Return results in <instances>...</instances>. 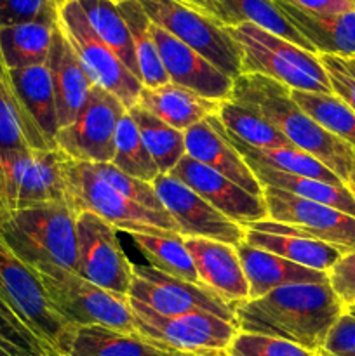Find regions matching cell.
I'll list each match as a JSON object with an SVG mask.
<instances>
[{
    "mask_svg": "<svg viewBox=\"0 0 355 356\" xmlns=\"http://www.w3.org/2000/svg\"><path fill=\"white\" fill-rule=\"evenodd\" d=\"M93 167L108 184H111L115 190L120 191V193L124 195V197H127L129 200L136 202V204H139L141 207L150 209V211L153 212L169 214V212L164 209L162 202H160L159 195H157L152 183L134 179V177L127 176V174L120 172V170L115 165H111V163H93Z\"/></svg>",
    "mask_w": 355,
    "mask_h": 356,
    "instance_id": "cell-41",
    "label": "cell"
},
{
    "mask_svg": "<svg viewBox=\"0 0 355 356\" xmlns=\"http://www.w3.org/2000/svg\"><path fill=\"white\" fill-rule=\"evenodd\" d=\"M319 356H355V318L350 315H341L327 334Z\"/></svg>",
    "mask_w": 355,
    "mask_h": 356,
    "instance_id": "cell-45",
    "label": "cell"
},
{
    "mask_svg": "<svg viewBox=\"0 0 355 356\" xmlns=\"http://www.w3.org/2000/svg\"><path fill=\"white\" fill-rule=\"evenodd\" d=\"M65 190L66 204L77 216L80 212H93L124 233L157 236H167L171 233L180 235V229L169 214L153 212L129 200L108 184L89 162H77L72 159L66 162Z\"/></svg>",
    "mask_w": 355,
    "mask_h": 356,
    "instance_id": "cell-5",
    "label": "cell"
},
{
    "mask_svg": "<svg viewBox=\"0 0 355 356\" xmlns=\"http://www.w3.org/2000/svg\"><path fill=\"white\" fill-rule=\"evenodd\" d=\"M0 238L30 268L52 264L77 273V214L66 202L7 212Z\"/></svg>",
    "mask_w": 355,
    "mask_h": 356,
    "instance_id": "cell-3",
    "label": "cell"
},
{
    "mask_svg": "<svg viewBox=\"0 0 355 356\" xmlns=\"http://www.w3.org/2000/svg\"><path fill=\"white\" fill-rule=\"evenodd\" d=\"M209 356H228L225 353V351H212V353H209Z\"/></svg>",
    "mask_w": 355,
    "mask_h": 356,
    "instance_id": "cell-53",
    "label": "cell"
},
{
    "mask_svg": "<svg viewBox=\"0 0 355 356\" xmlns=\"http://www.w3.org/2000/svg\"><path fill=\"white\" fill-rule=\"evenodd\" d=\"M184 245L202 285L230 305L249 299V285L235 247L207 238H184Z\"/></svg>",
    "mask_w": 355,
    "mask_h": 356,
    "instance_id": "cell-21",
    "label": "cell"
},
{
    "mask_svg": "<svg viewBox=\"0 0 355 356\" xmlns=\"http://www.w3.org/2000/svg\"><path fill=\"white\" fill-rule=\"evenodd\" d=\"M7 214L6 197H3V174H2V162H0V219Z\"/></svg>",
    "mask_w": 355,
    "mask_h": 356,
    "instance_id": "cell-49",
    "label": "cell"
},
{
    "mask_svg": "<svg viewBox=\"0 0 355 356\" xmlns=\"http://www.w3.org/2000/svg\"><path fill=\"white\" fill-rule=\"evenodd\" d=\"M129 298L166 316L211 313L226 322L237 323L235 305L223 301L205 285L169 277L152 266H134Z\"/></svg>",
    "mask_w": 355,
    "mask_h": 356,
    "instance_id": "cell-15",
    "label": "cell"
},
{
    "mask_svg": "<svg viewBox=\"0 0 355 356\" xmlns=\"http://www.w3.org/2000/svg\"><path fill=\"white\" fill-rule=\"evenodd\" d=\"M312 14H345L355 10V0H281Z\"/></svg>",
    "mask_w": 355,
    "mask_h": 356,
    "instance_id": "cell-47",
    "label": "cell"
},
{
    "mask_svg": "<svg viewBox=\"0 0 355 356\" xmlns=\"http://www.w3.org/2000/svg\"><path fill=\"white\" fill-rule=\"evenodd\" d=\"M77 2L82 7L94 33L118 56L129 72H132L139 79L131 31L118 9V3L110 2V0H77Z\"/></svg>",
    "mask_w": 355,
    "mask_h": 356,
    "instance_id": "cell-34",
    "label": "cell"
},
{
    "mask_svg": "<svg viewBox=\"0 0 355 356\" xmlns=\"http://www.w3.org/2000/svg\"><path fill=\"white\" fill-rule=\"evenodd\" d=\"M214 3L218 6L221 23L225 26H237L242 23L256 24L277 37L292 42L298 47L315 52L312 45L285 19L274 0H214Z\"/></svg>",
    "mask_w": 355,
    "mask_h": 356,
    "instance_id": "cell-31",
    "label": "cell"
},
{
    "mask_svg": "<svg viewBox=\"0 0 355 356\" xmlns=\"http://www.w3.org/2000/svg\"><path fill=\"white\" fill-rule=\"evenodd\" d=\"M58 19L59 6L56 0H0V28L31 21L58 23Z\"/></svg>",
    "mask_w": 355,
    "mask_h": 356,
    "instance_id": "cell-43",
    "label": "cell"
},
{
    "mask_svg": "<svg viewBox=\"0 0 355 356\" xmlns=\"http://www.w3.org/2000/svg\"><path fill=\"white\" fill-rule=\"evenodd\" d=\"M329 285L345 308L355 305V252L345 254L327 271Z\"/></svg>",
    "mask_w": 355,
    "mask_h": 356,
    "instance_id": "cell-46",
    "label": "cell"
},
{
    "mask_svg": "<svg viewBox=\"0 0 355 356\" xmlns=\"http://www.w3.org/2000/svg\"><path fill=\"white\" fill-rule=\"evenodd\" d=\"M129 115L138 127L141 141L153 162L159 167L160 174H169L178 165L184 153V132L171 127L166 122L157 118L148 110L134 104L129 108Z\"/></svg>",
    "mask_w": 355,
    "mask_h": 356,
    "instance_id": "cell-35",
    "label": "cell"
},
{
    "mask_svg": "<svg viewBox=\"0 0 355 356\" xmlns=\"http://www.w3.org/2000/svg\"><path fill=\"white\" fill-rule=\"evenodd\" d=\"M56 24L31 21L0 28V52L7 68L19 70L47 63Z\"/></svg>",
    "mask_w": 355,
    "mask_h": 356,
    "instance_id": "cell-30",
    "label": "cell"
},
{
    "mask_svg": "<svg viewBox=\"0 0 355 356\" xmlns=\"http://www.w3.org/2000/svg\"><path fill=\"white\" fill-rule=\"evenodd\" d=\"M347 188L350 190V193L354 195V198H355V156H354V163H352L350 177H348V181H347Z\"/></svg>",
    "mask_w": 355,
    "mask_h": 356,
    "instance_id": "cell-50",
    "label": "cell"
},
{
    "mask_svg": "<svg viewBox=\"0 0 355 356\" xmlns=\"http://www.w3.org/2000/svg\"><path fill=\"white\" fill-rule=\"evenodd\" d=\"M225 353L228 356H319L289 341L240 330Z\"/></svg>",
    "mask_w": 355,
    "mask_h": 356,
    "instance_id": "cell-42",
    "label": "cell"
},
{
    "mask_svg": "<svg viewBox=\"0 0 355 356\" xmlns=\"http://www.w3.org/2000/svg\"><path fill=\"white\" fill-rule=\"evenodd\" d=\"M348 61H350V63H352V66H354V68H355V58H352V59H348Z\"/></svg>",
    "mask_w": 355,
    "mask_h": 356,
    "instance_id": "cell-54",
    "label": "cell"
},
{
    "mask_svg": "<svg viewBox=\"0 0 355 356\" xmlns=\"http://www.w3.org/2000/svg\"><path fill=\"white\" fill-rule=\"evenodd\" d=\"M127 108L103 87L94 86L79 117L56 134V148L77 162L111 163L115 131Z\"/></svg>",
    "mask_w": 355,
    "mask_h": 356,
    "instance_id": "cell-14",
    "label": "cell"
},
{
    "mask_svg": "<svg viewBox=\"0 0 355 356\" xmlns=\"http://www.w3.org/2000/svg\"><path fill=\"white\" fill-rule=\"evenodd\" d=\"M33 270L44 284L52 309L66 325H103L136 332L129 296L104 291L75 271L52 264H42Z\"/></svg>",
    "mask_w": 355,
    "mask_h": 356,
    "instance_id": "cell-6",
    "label": "cell"
},
{
    "mask_svg": "<svg viewBox=\"0 0 355 356\" xmlns=\"http://www.w3.org/2000/svg\"><path fill=\"white\" fill-rule=\"evenodd\" d=\"M169 174L200 195L216 211L244 228L253 222L268 219L263 197L247 193L233 181L226 179L214 169L197 162L191 156L184 155Z\"/></svg>",
    "mask_w": 355,
    "mask_h": 356,
    "instance_id": "cell-17",
    "label": "cell"
},
{
    "mask_svg": "<svg viewBox=\"0 0 355 356\" xmlns=\"http://www.w3.org/2000/svg\"><path fill=\"white\" fill-rule=\"evenodd\" d=\"M66 2H70V0H58V6L61 7L63 3H66ZM110 2H113V3H122V2H125V0H110Z\"/></svg>",
    "mask_w": 355,
    "mask_h": 356,
    "instance_id": "cell-52",
    "label": "cell"
},
{
    "mask_svg": "<svg viewBox=\"0 0 355 356\" xmlns=\"http://www.w3.org/2000/svg\"><path fill=\"white\" fill-rule=\"evenodd\" d=\"M249 285V299H260L278 287L294 284H329L326 271L310 270L292 261L242 242L235 247Z\"/></svg>",
    "mask_w": 355,
    "mask_h": 356,
    "instance_id": "cell-23",
    "label": "cell"
},
{
    "mask_svg": "<svg viewBox=\"0 0 355 356\" xmlns=\"http://www.w3.org/2000/svg\"><path fill=\"white\" fill-rule=\"evenodd\" d=\"M70 156L59 148L19 149L2 156L7 212L66 202L65 167Z\"/></svg>",
    "mask_w": 355,
    "mask_h": 356,
    "instance_id": "cell-12",
    "label": "cell"
},
{
    "mask_svg": "<svg viewBox=\"0 0 355 356\" xmlns=\"http://www.w3.org/2000/svg\"><path fill=\"white\" fill-rule=\"evenodd\" d=\"M263 198L268 219L253 222L246 228L271 235L319 240L333 245L343 256L355 252L354 216L270 186L263 188Z\"/></svg>",
    "mask_w": 355,
    "mask_h": 356,
    "instance_id": "cell-7",
    "label": "cell"
},
{
    "mask_svg": "<svg viewBox=\"0 0 355 356\" xmlns=\"http://www.w3.org/2000/svg\"><path fill=\"white\" fill-rule=\"evenodd\" d=\"M58 23L94 86L113 94L127 110L138 104L141 80L129 72L118 56L94 33L77 0L59 7Z\"/></svg>",
    "mask_w": 355,
    "mask_h": 356,
    "instance_id": "cell-10",
    "label": "cell"
},
{
    "mask_svg": "<svg viewBox=\"0 0 355 356\" xmlns=\"http://www.w3.org/2000/svg\"><path fill=\"white\" fill-rule=\"evenodd\" d=\"M153 24L164 28L212 66L235 80L242 75L240 51L228 28L180 0H138Z\"/></svg>",
    "mask_w": 355,
    "mask_h": 356,
    "instance_id": "cell-8",
    "label": "cell"
},
{
    "mask_svg": "<svg viewBox=\"0 0 355 356\" xmlns=\"http://www.w3.org/2000/svg\"><path fill=\"white\" fill-rule=\"evenodd\" d=\"M56 2H58V0H56Z\"/></svg>",
    "mask_w": 355,
    "mask_h": 356,
    "instance_id": "cell-56",
    "label": "cell"
},
{
    "mask_svg": "<svg viewBox=\"0 0 355 356\" xmlns=\"http://www.w3.org/2000/svg\"><path fill=\"white\" fill-rule=\"evenodd\" d=\"M0 356H54L0 302Z\"/></svg>",
    "mask_w": 355,
    "mask_h": 356,
    "instance_id": "cell-40",
    "label": "cell"
},
{
    "mask_svg": "<svg viewBox=\"0 0 355 356\" xmlns=\"http://www.w3.org/2000/svg\"><path fill=\"white\" fill-rule=\"evenodd\" d=\"M152 184L183 238H207L232 247L246 242L244 226L216 211L200 195L171 174H159Z\"/></svg>",
    "mask_w": 355,
    "mask_h": 356,
    "instance_id": "cell-16",
    "label": "cell"
},
{
    "mask_svg": "<svg viewBox=\"0 0 355 356\" xmlns=\"http://www.w3.org/2000/svg\"><path fill=\"white\" fill-rule=\"evenodd\" d=\"M138 104L171 127L184 132L204 118L218 115L221 103L169 82L157 89L143 87Z\"/></svg>",
    "mask_w": 355,
    "mask_h": 356,
    "instance_id": "cell-26",
    "label": "cell"
},
{
    "mask_svg": "<svg viewBox=\"0 0 355 356\" xmlns=\"http://www.w3.org/2000/svg\"><path fill=\"white\" fill-rule=\"evenodd\" d=\"M230 101L260 113L292 146L315 156L347 184L355 149L306 115L292 101L287 86L263 75L242 73L233 80Z\"/></svg>",
    "mask_w": 355,
    "mask_h": 356,
    "instance_id": "cell-2",
    "label": "cell"
},
{
    "mask_svg": "<svg viewBox=\"0 0 355 356\" xmlns=\"http://www.w3.org/2000/svg\"><path fill=\"white\" fill-rule=\"evenodd\" d=\"M246 243H249L251 247H256V249L275 254L278 257H284L287 261H292L299 266L326 271V273L343 256L333 245L319 242V240L291 235H271V233L254 232V229L249 228H246Z\"/></svg>",
    "mask_w": 355,
    "mask_h": 356,
    "instance_id": "cell-29",
    "label": "cell"
},
{
    "mask_svg": "<svg viewBox=\"0 0 355 356\" xmlns=\"http://www.w3.org/2000/svg\"><path fill=\"white\" fill-rule=\"evenodd\" d=\"M345 313H347V315H350V316H354V318H355V305L345 308Z\"/></svg>",
    "mask_w": 355,
    "mask_h": 356,
    "instance_id": "cell-51",
    "label": "cell"
},
{
    "mask_svg": "<svg viewBox=\"0 0 355 356\" xmlns=\"http://www.w3.org/2000/svg\"><path fill=\"white\" fill-rule=\"evenodd\" d=\"M188 356H209V353L207 355H194V353H190Z\"/></svg>",
    "mask_w": 355,
    "mask_h": 356,
    "instance_id": "cell-55",
    "label": "cell"
},
{
    "mask_svg": "<svg viewBox=\"0 0 355 356\" xmlns=\"http://www.w3.org/2000/svg\"><path fill=\"white\" fill-rule=\"evenodd\" d=\"M230 139L247 163H260V165L270 167V169L281 170V172L324 181V183L334 184V186H347L333 170L327 169L315 156L301 152L296 146H291V148H253L233 136H230Z\"/></svg>",
    "mask_w": 355,
    "mask_h": 356,
    "instance_id": "cell-32",
    "label": "cell"
},
{
    "mask_svg": "<svg viewBox=\"0 0 355 356\" xmlns=\"http://www.w3.org/2000/svg\"><path fill=\"white\" fill-rule=\"evenodd\" d=\"M274 2L317 54L355 58V10L345 14H312L281 0Z\"/></svg>",
    "mask_w": 355,
    "mask_h": 356,
    "instance_id": "cell-24",
    "label": "cell"
},
{
    "mask_svg": "<svg viewBox=\"0 0 355 356\" xmlns=\"http://www.w3.org/2000/svg\"><path fill=\"white\" fill-rule=\"evenodd\" d=\"M291 97L320 127L355 149V111L334 94L291 90Z\"/></svg>",
    "mask_w": 355,
    "mask_h": 356,
    "instance_id": "cell-38",
    "label": "cell"
},
{
    "mask_svg": "<svg viewBox=\"0 0 355 356\" xmlns=\"http://www.w3.org/2000/svg\"><path fill=\"white\" fill-rule=\"evenodd\" d=\"M118 9H120L122 16H124L125 23L129 26V31H131L132 47H134L139 80H141L143 87L157 89V87L169 83V75L164 68L159 49H157L152 31H150L152 21L143 10L141 3L138 0H125V2L118 3Z\"/></svg>",
    "mask_w": 355,
    "mask_h": 356,
    "instance_id": "cell-33",
    "label": "cell"
},
{
    "mask_svg": "<svg viewBox=\"0 0 355 356\" xmlns=\"http://www.w3.org/2000/svg\"><path fill=\"white\" fill-rule=\"evenodd\" d=\"M150 31L159 49L160 59L164 63L171 83L187 87L207 99H214L223 103L230 101L233 90V79L219 72L216 66L198 52L184 45L164 28L157 24H150Z\"/></svg>",
    "mask_w": 355,
    "mask_h": 356,
    "instance_id": "cell-18",
    "label": "cell"
},
{
    "mask_svg": "<svg viewBox=\"0 0 355 356\" xmlns=\"http://www.w3.org/2000/svg\"><path fill=\"white\" fill-rule=\"evenodd\" d=\"M247 165L251 167L263 188H277V190L287 191V193L305 198V200L319 202L327 207L338 209V211L355 218V198L347 186H334V184L324 183V181L281 172V170L270 169V167L260 165V163H247Z\"/></svg>",
    "mask_w": 355,
    "mask_h": 356,
    "instance_id": "cell-28",
    "label": "cell"
},
{
    "mask_svg": "<svg viewBox=\"0 0 355 356\" xmlns=\"http://www.w3.org/2000/svg\"><path fill=\"white\" fill-rule=\"evenodd\" d=\"M26 148L52 149L56 146L24 108L0 52V159Z\"/></svg>",
    "mask_w": 355,
    "mask_h": 356,
    "instance_id": "cell-25",
    "label": "cell"
},
{
    "mask_svg": "<svg viewBox=\"0 0 355 356\" xmlns=\"http://www.w3.org/2000/svg\"><path fill=\"white\" fill-rule=\"evenodd\" d=\"M129 306L136 332L183 353L207 355L212 351H226L239 334L237 323L226 322L211 313L166 316L131 298Z\"/></svg>",
    "mask_w": 355,
    "mask_h": 356,
    "instance_id": "cell-11",
    "label": "cell"
},
{
    "mask_svg": "<svg viewBox=\"0 0 355 356\" xmlns=\"http://www.w3.org/2000/svg\"><path fill=\"white\" fill-rule=\"evenodd\" d=\"M10 79L23 101L24 108L45 138L56 146L54 139L59 131L58 108H56L54 87H52L51 70L47 63L26 66L19 70H9Z\"/></svg>",
    "mask_w": 355,
    "mask_h": 356,
    "instance_id": "cell-27",
    "label": "cell"
},
{
    "mask_svg": "<svg viewBox=\"0 0 355 356\" xmlns=\"http://www.w3.org/2000/svg\"><path fill=\"white\" fill-rule=\"evenodd\" d=\"M218 117L226 132L253 148H291V143L260 113L233 101L219 104Z\"/></svg>",
    "mask_w": 355,
    "mask_h": 356,
    "instance_id": "cell-37",
    "label": "cell"
},
{
    "mask_svg": "<svg viewBox=\"0 0 355 356\" xmlns=\"http://www.w3.org/2000/svg\"><path fill=\"white\" fill-rule=\"evenodd\" d=\"M319 59L329 76L334 96L340 97L355 111V68L352 63L345 58L329 54H319Z\"/></svg>",
    "mask_w": 355,
    "mask_h": 356,
    "instance_id": "cell-44",
    "label": "cell"
},
{
    "mask_svg": "<svg viewBox=\"0 0 355 356\" xmlns=\"http://www.w3.org/2000/svg\"><path fill=\"white\" fill-rule=\"evenodd\" d=\"M0 302L19 320L54 356L66 330V323L56 315L44 284L33 268L24 264L0 238Z\"/></svg>",
    "mask_w": 355,
    "mask_h": 356,
    "instance_id": "cell-9",
    "label": "cell"
},
{
    "mask_svg": "<svg viewBox=\"0 0 355 356\" xmlns=\"http://www.w3.org/2000/svg\"><path fill=\"white\" fill-rule=\"evenodd\" d=\"M341 315L345 306L329 284L285 285L235 305L240 332L277 337L313 353L322 350Z\"/></svg>",
    "mask_w": 355,
    "mask_h": 356,
    "instance_id": "cell-1",
    "label": "cell"
},
{
    "mask_svg": "<svg viewBox=\"0 0 355 356\" xmlns=\"http://www.w3.org/2000/svg\"><path fill=\"white\" fill-rule=\"evenodd\" d=\"M111 165L117 167L120 172L134 177V179L152 183L160 174L159 167L153 162L152 155L145 148L139 136L138 127L131 118L129 111L118 120L115 131V156Z\"/></svg>",
    "mask_w": 355,
    "mask_h": 356,
    "instance_id": "cell-39",
    "label": "cell"
},
{
    "mask_svg": "<svg viewBox=\"0 0 355 356\" xmlns=\"http://www.w3.org/2000/svg\"><path fill=\"white\" fill-rule=\"evenodd\" d=\"M180 2H183L184 6L191 7V9L198 10V13L205 14V16L214 17L216 21L221 23V14H219V9L214 3V0H180Z\"/></svg>",
    "mask_w": 355,
    "mask_h": 356,
    "instance_id": "cell-48",
    "label": "cell"
},
{
    "mask_svg": "<svg viewBox=\"0 0 355 356\" xmlns=\"http://www.w3.org/2000/svg\"><path fill=\"white\" fill-rule=\"evenodd\" d=\"M47 65L51 70L52 87H54L58 124L59 129H63L79 117L89 99L94 83L84 70L79 56L70 45L68 38L59 28V23L56 24L54 33H52Z\"/></svg>",
    "mask_w": 355,
    "mask_h": 356,
    "instance_id": "cell-22",
    "label": "cell"
},
{
    "mask_svg": "<svg viewBox=\"0 0 355 356\" xmlns=\"http://www.w3.org/2000/svg\"><path fill=\"white\" fill-rule=\"evenodd\" d=\"M226 28L239 45L242 73L268 76L291 90L333 94L319 54L298 47L256 24L242 23Z\"/></svg>",
    "mask_w": 355,
    "mask_h": 356,
    "instance_id": "cell-4",
    "label": "cell"
},
{
    "mask_svg": "<svg viewBox=\"0 0 355 356\" xmlns=\"http://www.w3.org/2000/svg\"><path fill=\"white\" fill-rule=\"evenodd\" d=\"M77 275L120 296H129L134 277L117 229L93 212L77 216Z\"/></svg>",
    "mask_w": 355,
    "mask_h": 356,
    "instance_id": "cell-13",
    "label": "cell"
},
{
    "mask_svg": "<svg viewBox=\"0 0 355 356\" xmlns=\"http://www.w3.org/2000/svg\"><path fill=\"white\" fill-rule=\"evenodd\" d=\"M127 235L138 247L139 252L146 257L150 266L169 277L181 278L191 284H200L183 236L176 233H171L167 236L141 235V233H127Z\"/></svg>",
    "mask_w": 355,
    "mask_h": 356,
    "instance_id": "cell-36",
    "label": "cell"
},
{
    "mask_svg": "<svg viewBox=\"0 0 355 356\" xmlns=\"http://www.w3.org/2000/svg\"><path fill=\"white\" fill-rule=\"evenodd\" d=\"M184 153L233 181L247 193L263 197V186L235 149L218 115H211L184 131Z\"/></svg>",
    "mask_w": 355,
    "mask_h": 356,
    "instance_id": "cell-19",
    "label": "cell"
},
{
    "mask_svg": "<svg viewBox=\"0 0 355 356\" xmlns=\"http://www.w3.org/2000/svg\"><path fill=\"white\" fill-rule=\"evenodd\" d=\"M59 356H188L138 332L103 325H68L58 344Z\"/></svg>",
    "mask_w": 355,
    "mask_h": 356,
    "instance_id": "cell-20",
    "label": "cell"
}]
</instances>
